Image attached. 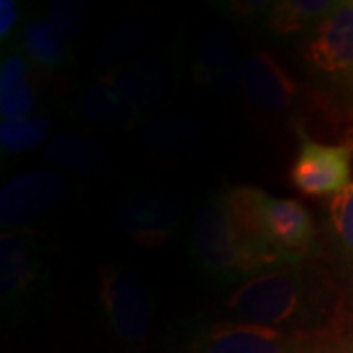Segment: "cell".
Masks as SVG:
<instances>
[{"instance_id": "1", "label": "cell", "mask_w": 353, "mask_h": 353, "mask_svg": "<svg viewBox=\"0 0 353 353\" xmlns=\"http://www.w3.org/2000/svg\"><path fill=\"white\" fill-rule=\"evenodd\" d=\"M326 283L306 263L281 265L261 271L228 299L226 308L245 324L269 326L290 334H308L322 318Z\"/></svg>"}, {"instance_id": "2", "label": "cell", "mask_w": 353, "mask_h": 353, "mask_svg": "<svg viewBox=\"0 0 353 353\" xmlns=\"http://www.w3.org/2000/svg\"><path fill=\"white\" fill-rule=\"evenodd\" d=\"M192 245L202 269L216 279L232 281L263 271L238 238L224 196L208 201L196 212L192 224Z\"/></svg>"}, {"instance_id": "3", "label": "cell", "mask_w": 353, "mask_h": 353, "mask_svg": "<svg viewBox=\"0 0 353 353\" xmlns=\"http://www.w3.org/2000/svg\"><path fill=\"white\" fill-rule=\"evenodd\" d=\"M101 296L110 326L122 340L143 341L152 330V304L136 271L108 263L101 269Z\"/></svg>"}, {"instance_id": "4", "label": "cell", "mask_w": 353, "mask_h": 353, "mask_svg": "<svg viewBox=\"0 0 353 353\" xmlns=\"http://www.w3.org/2000/svg\"><path fill=\"white\" fill-rule=\"evenodd\" d=\"M303 57L320 75L353 83V2H338L316 26Z\"/></svg>"}, {"instance_id": "5", "label": "cell", "mask_w": 353, "mask_h": 353, "mask_svg": "<svg viewBox=\"0 0 353 353\" xmlns=\"http://www.w3.org/2000/svg\"><path fill=\"white\" fill-rule=\"evenodd\" d=\"M308 334L228 322L206 330L190 353H308Z\"/></svg>"}, {"instance_id": "6", "label": "cell", "mask_w": 353, "mask_h": 353, "mask_svg": "<svg viewBox=\"0 0 353 353\" xmlns=\"http://www.w3.org/2000/svg\"><path fill=\"white\" fill-rule=\"evenodd\" d=\"M290 183L308 196L338 194L352 183V150L303 138Z\"/></svg>"}, {"instance_id": "7", "label": "cell", "mask_w": 353, "mask_h": 353, "mask_svg": "<svg viewBox=\"0 0 353 353\" xmlns=\"http://www.w3.org/2000/svg\"><path fill=\"white\" fill-rule=\"evenodd\" d=\"M65 179L51 169L16 176L0 192V220L4 226H22L50 214L65 196Z\"/></svg>"}, {"instance_id": "8", "label": "cell", "mask_w": 353, "mask_h": 353, "mask_svg": "<svg viewBox=\"0 0 353 353\" xmlns=\"http://www.w3.org/2000/svg\"><path fill=\"white\" fill-rule=\"evenodd\" d=\"M263 230L267 243L285 263H303L314 245V222L301 201L265 196Z\"/></svg>"}, {"instance_id": "9", "label": "cell", "mask_w": 353, "mask_h": 353, "mask_svg": "<svg viewBox=\"0 0 353 353\" xmlns=\"http://www.w3.org/2000/svg\"><path fill=\"white\" fill-rule=\"evenodd\" d=\"M183 216L181 204L167 194H138L114 212V224L141 245L163 243Z\"/></svg>"}, {"instance_id": "10", "label": "cell", "mask_w": 353, "mask_h": 353, "mask_svg": "<svg viewBox=\"0 0 353 353\" xmlns=\"http://www.w3.org/2000/svg\"><path fill=\"white\" fill-rule=\"evenodd\" d=\"M243 88L253 106L267 116L290 110L299 97V85L267 51H257L243 61Z\"/></svg>"}, {"instance_id": "11", "label": "cell", "mask_w": 353, "mask_h": 353, "mask_svg": "<svg viewBox=\"0 0 353 353\" xmlns=\"http://www.w3.org/2000/svg\"><path fill=\"white\" fill-rule=\"evenodd\" d=\"M267 192L255 187H238L224 196L228 214L243 248L252 253L261 269L287 265L267 243L263 230V202Z\"/></svg>"}, {"instance_id": "12", "label": "cell", "mask_w": 353, "mask_h": 353, "mask_svg": "<svg viewBox=\"0 0 353 353\" xmlns=\"http://www.w3.org/2000/svg\"><path fill=\"white\" fill-rule=\"evenodd\" d=\"M38 259L28 243L16 236H2L0 241V294L6 308L24 304L38 283Z\"/></svg>"}, {"instance_id": "13", "label": "cell", "mask_w": 353, "mask_h": 353, "mask_svg": "<svg viewBox=\"0 0 353 353\" xmlns=\"http://www.w3.org/2000/svg\"><path fill=\"white\" fill-rule=\"evenodd\" d=\"M196 73L222 94H236L243 87V63L222 32H208L196 55Z\"/></svg>"}, {"instance_id": "14", "label": "cell", "mask_w": 353, "mask_h": 353, "mask_svg": "<svg viewBox=\"0 0 353 353\" xmlns=\"http://www.w3.org/2000/svg\"><path fill=\"white\" fill-rule=\"evenodd\" d=\"M136 110H148L163 101L167 92V75L161 61L141 57L134 65L122 67L104 77Z\"/></svg>"}, {"instance_id": "15", "label": "cell", "mask_w": 353, "mask_h": 353, "mask_svg": "<svg viewBox=\"0 0 353 353\" xmlns=\"http://www.w3.org/2000/svg\"><path fill=\"white\" fill-rule=\"evenodd\" d=\"M79 108L87 122L99 126H124L138 112L104 77L85 92Z\"/></svg>"}, {"instance_id": "16", "label": "cell", "mask_w": 353, "mask_h": 353, "mask_svg": "<svg viewBox=\"0 0 353 353\" xmlns=\"http://www.w3.org/2000/svg\"><path fill=\"white\" fill-rule=\"evenodd\" d=\"M36 104L34 88L28 79V61L22 55H10L0 69V112L2 118H22Z\"/></svg>"}, {"instance_id": "17", "label": "cell", "mask_w": 353, "mask_h": 353, "mask_svg": "<svg viewBox=\"0 0 353 353\" xmlns=\"http://www.w3.org/2000/svg\"><path fill=\"white\" fill-rule=\"evenodd\" d=\"M141 138L152 152L165 155L189 152L201 138V128L187 116H161L145 126Z\"/></svg>"}, {"instance_id": "18", "label": "cell", "mask_w": 353, "mask_h": 353, "mask_svg": "<svg viewBox=\"0 0 353 353\" xmlns=\"http://www.w3.org/2000/svg\"><path fill=\"white\" fill-rule=\"evenodd\" d=\"M48 159L73 171H94L104 163V148L101 141L83 134H61L53 138L46 150Z\"/></svg>"}, {"instance_id": "19", "label": "cell", "mask_w": 353, "mask_h": 353, "mask_svg": "<svg viewBox=\"0 0 353 353\" xmlns=\"http://www.w3.org/2000/svg\"><path fill=\"white\" fill-rule=\"evenodd\" d=\"M338 2L330 0H281L271 6L269 28L277 34L289 36L318 26L328 16Z\"/></svg>"}, {"instance_id": "20", "label": "cell", "mask_w": 353, "mask_h": 353, "mask_svg": "<svg viewBox=\"0 0 353 353\" xmlns=\"http://www.w3.org/2000/svg\"><path fill=\"white\" fill-rule=\"evenodd\" d=\"M26 57L41 69H55L67 57V41L50 20H34L22 36Z\"/></svg>"}, {"instance_id": "21", "label": "cell", "mask_w": 353, "mask_h": 353, "mask_svg": "<svg viewBox=\"0 0 353 353\" xmlns=\"http://www.w3.org/2000/svg\"><path fill=\"white\" fill-rule=\"evenodd\" d=\"M50 128V118H2L0 143L6 152H30L46 139Z\"/></svg>"}, {"instance_id": "22", "label": "cell", "mask_w": 353, "mask_h": 353, "mask_svg": "<svg viewBox=\"0 0 353 353\" xmlns=\"http://www.w3.org/2000/svg\"><path fill=\"white\" fill-rule=\"evenodd\" d=\"M330 230L341 252L353 255V181L332 196L328 206Z\"/></svg>"}, {"instance_id": "23", "label": "cell", "mask_w": 353, "mask_h": 353, "mask_svg": "<svg viewBox=\"0 0 353 353\" xmlns=\"http://www.w3.org/2000/svg\"><path fill=\"white\" fill-rule=\"evenodd\" d=\"M148 32H150L148 26L141 22H130V24L118 28L112 36L104 39V43L99 50V61L110 63L120 57H126L128 53L136 51L143 43Z\"/></svg>"}, {"instance_id": "24", "label": "cell", "mask_w": 353, "mask_h": 353, "mask_svg": "<svg viewBox=\"0 0 353 353\" xmlns=\"http://www.w3.org/2000/svg\"><path fill=\"white\" fill-rule=\"evenodd\" d=\"M50 20L65 41L75 39L88 22V8L75 0H55L50 6Z\"/></svg>"}, {"instance_id": "25", "label": "cell", "mask_w": 353, "mask_h": 353, "mask_svg": "<svg viewBox=\"0 0 353 353\" xmlns=\"http://www.w3.org/2000/svg\"><path fill=\"white\" fill-rule=\"evenodd\" d=\"M18 18V4L14 0H2L0 2V36L6 38L12 30Z\"/></svg>"}]
</instances>
